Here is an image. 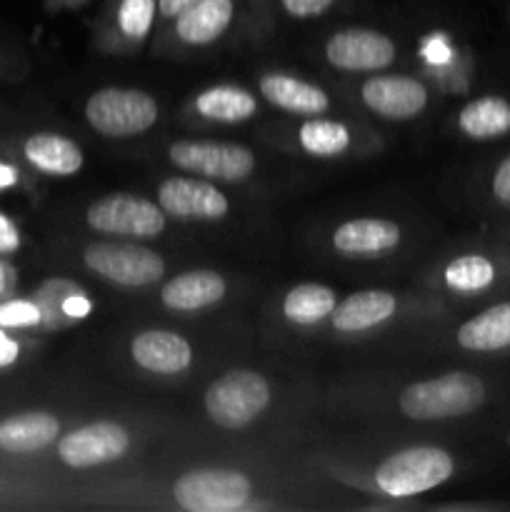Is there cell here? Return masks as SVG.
I'll return each instance as SVG.
<instances>
[{"label":"cell","mask_w":510,"mask_h":512,"mask_svg":"<svg viewBox=\"0 0 510 512\" xmlns=\"http://www.w3.org/2000/svg\"><path fill=\"white\" fill-rule=\"evenodd\" d=\"M488 400V385L480 375L455 370L440 378L413 383L400 393L398 405L410 420H450L480 410Z\"/></svg>","instance_id":"6da1fadb"},{"label":"cell","mask_w":510,"mask_h":512,"mask_svg":"<svg viewBox=\"0 0 510 512\" xmlns=\"http://www.w3.org/2000/svg\"><path fill=\"white\" fill-rule=\"evenodd\" d=\"M453 473L455 460L448 450L420 445L385 458L375 473V485L388 498H413L443 485L453 478Z\"/></svg>","instance_id":"7a4b0ae2"},{"label":"cell","mask_w":510,"mask_h":512,"mask_svg":"<svg viewBox=\"0 0 510 512\" xmlns=\"http://www.w3.org/2000/svg\"><path fill=\"white\" fill-rule=\"evenodd\" d=\"M270 405V385L253 370H230L213 380L205 393L210 420L225 430H240L253 423Z\"/></svg>","instance_id":"3957f363"},{"label":"cell","mask_w":510,"mask_h":512,"mask_svg":"<svg viewBox=\"0 0 510 512\" xmlns=\"http://www.w3.org/2000/svg\"><path fill=\"white\" fill-rule=\"evenodd\" d=\"M85 118L108 138H133L158 120V103L143 90L103 88L85 103Z\"/></svg>","instance_id":"277c9868"},{"label":"cell","mask_w":510,"mask_h":512,"mask_svg":"<svg viewBox=\"0 0 510 512\" xmlns=\"http://www.w3.org/2000/svg\"><path fill=\"white\" fill-rule=\"evenodd\" d=\"M253 485L238 470H190L173 485L175 503L188 512H233L248 505Z\"/></svg>","instance_id":"5b68a950"},{"label":"cell","mask_w":510,"mask_h":512,"mask_svg":"<svg viewBox=\"0 0 510 512\" xmlns=\"http://www.w3.org/2000/svg\"><path fill=\"white\" fill-rule=\"evenodd\" d=\"M85 220L95 233L120 235V238H155L165 228L163 208L128 193L95 200L85 213Z\"/></svg>","instance_id":"8992f818"},{"label":"cell","mask_w":510,"mask_h":512,"mask_svg":"<svg viewBox=\"0 0 510 512\" xmlns=\"http://www.w3.org/2000/svg\"><path fill=\"white\" fill-rule=\"evenodd\" d=\"M83 260L95 275L123 288H145L165 273L163 258L143 245L93 243L85 248Z\"/></svg>","instance_id":"52a82bcc"},{"label":"cell","mask_w":510,"mask_h":512,"mask_svg":"<svg viewBox=\"0 0 510 512\" xmlns=\"http://www.w3.org/2000/svg\"><path fill=\"white\" fill-rule=\"evenodd\" d=\"M175 168L213 180H243L253 173L255 155L245 145L215 140H178L168 148Z\"/></svg>","instance_id":"ba28073f"},{"label":"cell","mask_w":510,"mask_h":512,"mask_svg":"<svg viewBox=\"0 0 510 512\" xmlns=\"http://www.w3.org/2000/svg\"><path fill=\"white\" fill-rule=\"evenodd\" d=\"M130 448V435L118 423H90L73 430L58 443V458L68 468H95L123 458Z\"/></svg>","instance_id":"9c48e42d"},{"label":"cell","mask_w":510,"mask_h":512,"mask_svg":"<svg viewBox=\"0 0 510 512\" xmlns=\"http://www.w3.org/2000/svg\"><path fill=\"white\" fill-rule=\"evenodd\" d=\"M325 58L338 70H353V73L383 70L395 60V43L380 30L348 28L328 40Z\"/></svg>","instance_id":"30bf717a"},{"label":"cell","mask_w":510,"mask_h":512,"mask_svg":"<svg viewBox=\"0 0 510 512\" xmlns=\"http://www.w3.org/2000/svg\"><path fill=\"white\" fill-rule=\"evenodd\" d=\"M163 213L180 220H220L228 215V198L215 185L195 178H168L158 188Z\"/></svg>","instance_id":"8fae6325"},{"label":"cell","mask_w":510,"mask_h":512,"mask_svg":"<svg viewBox=\"0 0 510 512\" xmlns=\"http://www.w3.org/2000/svg\"><path fill=\"white\" fill-rule=\"evenodd\" d=\"M363 103L383 118L408 120L423 113L428 90L408 75H375L363 83Z\"/></svg>","instance_id":"7c38bea8"},{"label":"cell","mask_w":510,"mask_h":512,"mask_svg":"<svg viewBox=\"0 0 510 512\" xmlns=\"http://www.w3.org/2000/svg\"><path fill=\"white\" fill-rule=\"evenodd\" d=\"M455 343L465 353H510V300L488 305L455 330Z\"/></svg>","instance_id":"4fadbf2b"},{"label":"cell","mask_w":510,"mask_h":512,"mask_svg":"<svg viewBox=\"0 0 510 512\" xmlns=\"http://www.w3.org/2000/svg\"><path fill=\"white\" fill-rule=\"evenodd\" d=\"M130 355L140 368L160 375L183 373L193 363V348L170 330H145L130 343Z\"/></svg>","instance_id":"5bb4252c"},{"label":"cell","mask_w":510,"mask_h":512,"mask_svg":"<svg viewBox=\"0 0 510 512\" xmlns=\"http://www.w3.org/2000/svg\"><path fill=\"white\" fill-rule=\"evenodd\" d=\"M400 243V228L383 218H355L335 228L333 248L345 258L385 255Z\"/></svg>","instance_id":"9a60e30c"},{"label":"cell","mask_w":510,"mask_h":512,"mask_svg":"<svg viewBox=\"0 0 510 512\" xmlns=\"http://www.w3.org/2000/svg\"><path fill=\"white\" fill-rule=\"evenodd\" d=\"M508 270L493 253H463L455 255L443 270V280L458 295L493 293Z\"/></svg>","instance_id":"2e32d148"},{"label":"cell","mask_w":510,"mask_h":512,"mask_svg":"<svg viewBox=\"0 0 510 512\" xmlns=\"http://www.w3.org/2000/svg\"><path fill=\"white\" fill-rule=\"evenodd\" d=\"M225 298V280L215 270H188L178 278L168 280L160 290V300L170 310L190 313L203 310L208 305L220 303Z\"/></svg>","instance_id":"e0dca14e"},{"label":"cell","mask_w":510,"mask_h":512,"mask_svg":"<svg viewBox=\"0 0 510 512\" xmlns=\"http://www.w3.org/2000/svg\"><path fill=\"white\" fill-rule=\"evenodd\" d=\"M60 433V423L55 415L35 410L5 418L0 423V450L10 455H30L55 443Z\"/></svg>","instance_id":"ac0fdd59"},{"label":"cell","mask_w":510,"mask_h":512,"mask_svg":"<svg viewBox=\"0 0 510 512\" xmlns=\"http://www.w3.org/2000/svg\"><path fill=\"white\" fill-rule=\"evenodd\" d=\"M395 308H398V300L388 290H360L335 305L330 318H333V328L340 333H360L393 318Z\"/></svg>","instance_id":"d6986e66"},{"label":"cell","mask_w":510,"mask_h":512,"mask_svg":"<svg viewBox=\"0 0 510 512\" xmlns=\"http://www.w3.org/2000/svg\"><path fill=\"white\" fill-rule=\"evenodd\" d=\"M23 158L40 173L58 178H68L83 168L80 145L58 133H35L25 138Z\"/></svg>","instance_id":"ffe728a7"},{"label":"cell","mask_w":510,"mask_h":512,"mask_svg":"<svg viewBox=\"0 0 510 512\" xmlns=\"http://www.w3.org/2000/svg\"><path fill=\"white\" fill-rule=\"evenodd\" d=\"M235 13V0H195L175 18V35L183 43L208 45L228 30Z\"/></svg>","instance_id":"44dd1931"},{"label":"cell","mask_w":510,"mask_h":512,"mask_svg":"<svg viewBox=\"0 0 510 512\" xmlns=\"http://www.w3.org/2000/svg\"><path fill=\"white\" fill-rule=\"evenodd\" d=\"M260 93L275 108H283L295 115H318L328 110L330 100L323 88L310 85L305 80L293 78V75L270 73L260 78Z\"/></svg>","instance_id":"7402d4cb"},{"label":"cell","mask_w":510,"mask_h":512,"mask_svg":"<svg viewBox=\"0 0 510 512\" xmlns=\"http://www.w3.org/2000/svg\"><path fill=\"white\" fill-rule=\"evenodd\" d=\"M458 128L470 140H495L510 135V98L505 95H480L463 105L458 113Z\"/></svg>","instance_id":"603a6c76"},{"label":"cell","mask_w":510,"mask_h":512,"mask_svg":"<svg viewBox=\"0 0 510 512\" xmlns=\"http://www.w3.org/2000/svg\"><path fill=\"white\" fill-rule=\"evenodd\" d=\"M195 110L203 118L218 120V123H243L253 118L258 103L248 90L235 88V85H215L195 98Z\"/></svg>","instance_id":"cb8c5ba5"},{"label":"cell","mask_w":510,"mask_h":512,"mask_svg":"<svg viewBox=\"0 0 510 512\" xmlns=\"http://www.w3.org/2000/svg\"><path fill=\"white\" fill-rule=\"evenodd\" d=\"M335 310V290L320 283L295 285L283 300V313L290 323L313 325Z\"/></svg>","instance_id":"d4e9b609"},{"label":"cell","mask_w":510,"mask_h":512,"mask_svg":"<svg viewBox=\"0 0 510 512\" xmlns=\"http://www.w3.org/2000/svg\"><path fill=\"white\" fill-rule=\"evenodd\" d=\"M298 138L300 145L310 155H318V158H333V155H340L350 145L348 128L338 120H308L300 128Z\"/></svg>","instance_id":"484cf974"},{"label":"cell","mask_w":510,"mask_h":512,"mask_svg":"<svg viewBox=\"0 0 510 512\" xmlns=\"http://www.w3.org/2000/svg\"><path fill=\"white\" fill-rule=\"evenodd\" d=\"M155 3L158 0H120L115 10V23L125 38L140 40L148 35L155 18Z\"/></svg>","instance_id":"4316f807"},{"label":"cell","mask_w":510,"mask_h":512,"mask_svg":"<svg viewBox=\"0 0 510 512\" xmlns=\"http://www.w3.org/2000/svg\"><path fill=\"white\" fill-rule=\"evenodd\" d=\"M40 323V308L30 300H5L0 303V328H33Z\"/></svg>","instance_id":"83f0119b"},{"label":"cell","mask_w":510,"mask_h":512,"mask_svg":"<svg viewBox=\"0 0 510 512\" xmlns=\"http://www.w3.org/2000/svg\"><path fill=\"white\" fill-rule=\"evenodd\" d=\"M490 198L510 213V153L503 155L490 173Z\"/></svg>","instance_id":"f1b7e54d"},{"label":"cell","mask_w":510,"mask_h":512,"mask_svg":"<svg viewBox=\"0 0 510 512\" xmlns=\"http://www.w3.org/2000/svg\"><path fill=\"white\" fill-rule=\"evenodd\" d=\"M280 5L290 18H318L333 8L335 0H280Z\"/></svg>","instance_id":"f546056e"},{"label":"cell","mask_w":510,"mask_h":512,"mask_svg":"<svg viewBox=\"0 0 510 512\" xmlns=\"http://www.w3.org/2000/svg\"><path fill=\"white\" fill-rule=\"evenodd\" d=\"M18 248H20L18 228H15V223L8 218V215L0 213V258H3V255L18 253Z\"/></svg>","instance_id":"4dcf8cb0"},{"label":"cell","mask_w":510,"mask_h":512,"mask_svg":"<svg viewBox=\"0 0 510 512\" xmlns=\"http://www.w3.org/2000/svg\"><path fill=\"white\" fill-rule=\"evenodd\" d=\"M20 345L13 335L8 333V328H0V368H10V365L18 360Z\"/></svg>","instance_id":"1f68e13d"},{"label":"cell","mask_w":510,"mask_h":512,"mask_svg":"<svg viewBox=\"0 0 510 512\" xmlns=\"http://www.w3.org/2000/svg\"><path fill=\"white\" fill-rule=\"evenodd\" d=\"M63 310L70 315V318H85L90 313V303L83 298V295H70L63 303Z\"/></svg>","instance_id":"d6a6232c"},{"label":"cell","mask_w":510,"mask_h":512,"mask_svg":"<svg viewBox=\"0 0 510 512\" xmlns=\"http://www.w3.org/2000/svg\"><path fill=\"white\" fill-rule=\"evenodd\" d=\"M195 0H158V13L163 18H178L185 8H190Z\"/></svg>","instance_id":"836d02e7"},{"label":"cell","mask_w":510,"mask_h":512,"mask_svg":"<svg viewBox=\"0 0 510 512\" xmlns=\"http://www.w3.org/2000/svg\"><path fill=\"white\" fill-rule=\"evenodd\" d=\"M443 43V38H440V35H435V38H430L428 40V45H425V55H428L430 60H435V63H443L445 58H448V48H445V45H440Z\"/></svg>","instance_id":"e575fe53"},{"label":"cell","mask_w":510,"mask_h":512,"mask_svg":"<svg viewBox=\"0 0 510 512\" xmlns=\"http://www.w3.org/2000/svg\"><path fill=\"white\" fill-rule=\"evenodd\" d=\"M15 183H18V173H15V168L0 160V190L10 188V185H15Z\"/></svg>","instance_id":"d590c367"},{"label":"cell","mask_w":510,"mask_h":512,"mask_svg":"<svg viewBox=\"0 0 510 512\" xmlns=\"http://www.w3.org/2000/svg\"><path fill=\"white\" fill-rule=\"evenodd\" d=\"M8 285H10V273L3 263H0V295L8 293Z\"/></svg>","instance_id":"8d00e7d4"}]
</instances>
